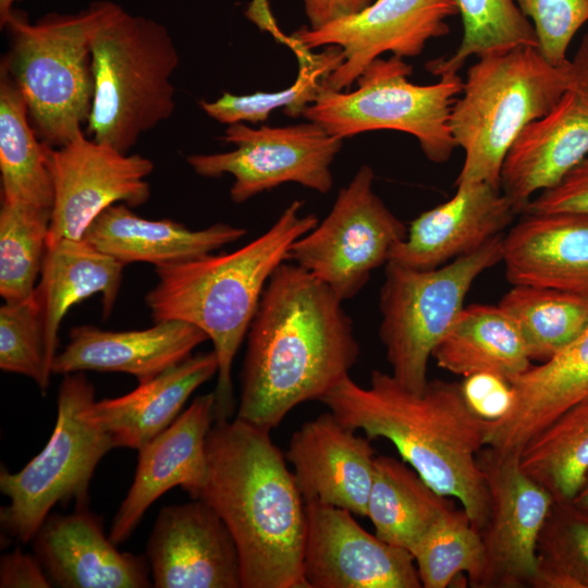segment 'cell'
<instances>
[{
    "label": "cell",
    "mask_w": 588,
    "mask_h": 588,
    "mask_svg": "<svg viewBox=\"0 0 588 588\" xmlns=\"http://www.w3.org/2000/svg\"><path fill=\"white\" fill-rule=\"evenodd\" d=\"M569 61L555 66L534 47L479 58L467 71L450 130L465 158L455 185L500 186L503 160L519 133L569 89Z\"/></svg>",
    "instance_id": "obj_6"
},
{
    "label": "cell",
    "mask_w": 588,
    "mask_h": 588,
    "mask_svg": "<svg viewBox=\"0 0 588 588\" xmlns=\"http://www.w3.org/2000/svg\"><path fill=\"white\" fill-rule=\"evenodd\" d=\"M94 401V385L84 372L64 375L56 425L42 451L16 473L1 465L0 490L9 504L0 509V523L7 538L25 544L54 505H86L96 466L114 449L111 438L86 416Z\"/></svg>",
    "instance_id": "obj_8"
},
{
    "label": "cell",
    "mask_w": 588,
    "mask_h": 588,
    "mask_svg": "<svg viewBox=\"0 0 588 588\" xmlns=\"http://www.w3.org/2000/svg\"><path fill=\"white\" fill-rule=\"evenodd\" d=\"M0 368L30 378L42 394L52 375L46 359L41 310L34 294L0 307Z\"/></svg>",
    "instance_id": "obj_39"
},
{
    "label": "cell",
    "mask_w": 588,
    "mask_h": 588,
    "mask_svg": "<svg viewBox=\"0 0 588 588\" xmlns=\"http://www.w3.org/2000/svg\"><path fill=\"white\" fill-rule=\"evenodd\" d=\"M118 7L101 0L76 13H48L34 23L13 10L0 24L10 37L0 69L23 95L37 135L52 148L84 132L94 93L93 38Z\"/></svg>",
    "instance_id": "obj_5"
},
{
    "label": "cell",
    "mask_w": 588,
    "mask_h": 588,
    "mask_svg": "<svg viewBox=\"0 0 588 588\" xmlns=\"http://www.w3.org/2000/svg\"><path fill=\"white\" fill-rule=\"evenodd\" d=\"M588 212V156L555 186L534 197L524 212Z\"/></svg>",
    "instance_id": "obj_41"
},
{
    "label": "cell",
    "mask_w": 588,
    "mask_h": 588,
    "mask_svg": "<svg viewBox=\"0 0 588 588\" xmlns=\"http://www.w3.org/2000/svg\"><path fill=\"white\" fill-rule=\"evenodd\" d=\"M530 19L538 51L552 65L569 60L567 50L576 33L588 22V0H515Z\"/></svg>",
    "instance_id": "obj_40"
},
{
    "label": "cell",
    "mask_w": 588,
    "mask_h": 588,
    "mask_svg": "<svg viewBox=\"0 0 588 588\" xmlns=\"http://www.w3.org/2000/svg\"><path fill=\"white\" fill-rule=\"evenodd\" d=\"M432 357L455 375L491 373L507 381L531 366L518 328L499 305L464 307Z\"/></svg>",
    "instance_id": "obj_29"
},
{
    "label": "cell",
    "mask_w": 588,
    "mask_h": 588,
    "mask_svg": "<svg viewBox=\"0 0 588 588\" xmlns=\"http://www.w3.org/2000/svg\"><path fill=\"white\" fill-rule=\"evenodd\" d=\"M309 28L316 29L359 13L371 0H303Z\"/></svg>",
    "instance_id": "obj_44"
},
{
    "label": "cell",
    "mask_w": 588,
    "mask_h": 588,
    "mask_svg": "<svg viewBox=\"0 0 588 588\" xmlns=\"http://www.w3.org/2000/svg\"><path fill=\"white\" fill-rule=\"evenodd\" d=\"M206 455L199 499L234 539L242 588H308L305 501L270 431L238 417L215 420Z\"/></svg>",
    "instance_id": "obj_3"
},
{
    "label": "cell",
    "mask_w": 588,
    "mask_h": 588,
    "mask_svg": "<svg viewBox=\"0 0 588 588\" xmlns=\"http://www.w3.org/2000/svg\"><path fill=\"white\" fill-rule=\"evenodd\" d=\"M296 53L299 70L295 82L278 91H256L249 95H234L229 91L213 101H199L201 110L213 120L224 124L249 122L253 124L268 120L270 113L282 109L290 118L303 115L305 109L317 98L328 76L344 60L342 49L328 46L320 53H309L291 38L285 40Z\"/></svg>",
    "instance_id": "obj_34"
},
{
    "label": "cell",
    "mask_w": 588,
    "mask_h": 588,
    "mask_svg": "<svg viewBox=\"0 0 588 588\" xmlns=\"http://www.w3.org/2000/svg\"><path fill=\"white\" fill-rule=\"evenodd\" d=\"M455 507L412 467L392 456L375 457L367 517L376 536L412 553L432 525Z\"/></svg>",
    "instance_id": "obj_30"
},
{
    "label": "cell",
    "mask_w": 588,
    "mask_h": 588,
    "mask_svg": "<svg viewBox=\"0 0 588 588\" xmlns=\"http://www.w3.org/2000/svg\"><path fill=\"white\" fill-rule=\"evenodd\" d=\"M411 74L412 66L403 58H378L359 75L353 91L323 84L302 117L341 139L378 130L404 132L418 140L431 162H446L457 147L450 117L464 82L451 74L418 85L408 79Z\"/></svg>",
    "instance_id": "obj_9"
},
{
    "label": "cell",
    "mask_w": 588,
    "mask_h": 588,
    "mask_svg": "<svg viewBox=\"0 0 588 588\" xmlns=\"http://www.w3.org/2000/svg\"><path fill=\"white\" fill-rule=\"evenodd\" d=\"M308 588L422 587L412 553L364 529L347 510L305 502Z\"/></svg>",
    "instance_id": "obj_16"
},
{
    "label": "cell",
    "mask_w": 588,
    "mask_h": 588,
    "mask_svg": "<svg viewBox=\"0 0 588 588\" xmlns=\"http://www.w3.org/2000/svg\"><path fill=\"white\" fill-rule=\"evenodd\" d=\"M569 89L588 99V33L583 37L574 59L569 60Z\"/></svg>",
    "instance_id": "obj_45"
},
{
    "label": "cell",
    "mask_w": 588,
    "mask_h": 588,
    "mask_svg": "<svg viewBox=\"0 0 588 588\" xmlns=\"http://www.w3.org/2000/svg\"><path fill=\"white\" fill-rule=\"evenodd\" d=\"M246 340L236 417L269 431L350 376L359 353L342 301L291 261L270 277Z\"/></svg>",
    "instance_id": "obj_1"
},
{
    "label": "cell",
    "mask_w": 588,
    "mask_h": 588,
    "mask_svg": "<svg viewBox=\"0 0 588 588\" xmlns=\"http://www.w3.org/2000/svg\"><path fill=\"white\" fill-rule=\"evenodd\" d=\"M49 166L53 203L47 244L81 240L109 206L138 207L150 197L146 177L154 171V162L96 142L85 132L61 147H51Z\"/></svg>",
    "instance_id": "obj_14"
},
{
    "label": "cell",
    "mask_w": 588,
    "mask_h": 588,
    "mask_svg": "<svg viewBox=\"0 0 588 588\" xmlns=\"http://www.w3.org/2000/svg\"><path fill=\"white\" fill-rule=\"evenodd\" d=\"M532 588H588V511L556 503L539 536Z\"/></svg>",
    "instance_id": "obj_38"
},
{
    "label": "cell",
    "mask_w": 588,
    "mask_h": 588,
    "mask_svg": "<svg viewBox=\"0 0 588 588\" xmlns=\"http://www.w3.org/2000/svg\"><path fill=\"white\" fill-rule=\"evenodd\" d=\"M499 306L515 322L531 360L552 358L588 328V294L513 285Z\"/></svg>",
    "instance_id": "obj_32"
},
{
    "label": "cell",
    "mask_w": 588,
    "mask_h": 588,
    "mask_svg": "<svg viewBox=\"0 0 588 588\" xmlns=\"http://www.w3.org/2000/svg\"><path fill=\"white\" fill-rule=\"evenodd\" d=\"M503 237H493L473 253L429 270L387 262L380 290L379 338L391 375L420 393L429 358L460 313L473 282L502 261Z\"/></svg>",
    "instance_id": "obj_10"
},
{
    "label": "cell",
    "mask_w": 588,
    "mask_h": 588,
    "mask_svg": "<svg viewBox=\"0 0 588 588\" xmlns=\"http://www.w3.org/2000/svg\"><path fill=\"white\" fill-rule=\"evenodd\" d=\"M213 391L197 396L176 419L138 450L133 482L117 511L109 538L121 544L149 506L168 490L181 487L199 499L207 473L206 439L216 419Z\"/></svg>",
    "instance_id": "obj_18"
},
{
    "label": "cell",
    "mask_w": 588,
    "mask_h": 588,
    "mask_svg": "<svg viewBox=\"0 0 588 588\" xmlns=\"http://www.w3.org/2000/svg\"><path fill=\"white\" fill-rule=\"evenodd\" d=\"M512 403L488 421L486 446L520 454L525 445L569 407L588 397V328L552 358L509 381Z\"/></svg>",
    "instance_id": "obj_24"
},
{
    "label": "cell",
    "mask_w": 588,
    "mask_h": 588,
    "mask_svg": "<svg viewBox=\"0 0 588 588\" xmlns=\"http://www.w3.org/2000/svg\"><path fill=\"white\" fill-rule=\"evenodd\" d=\"M571 502L574 505L588 511V473L578 492Z\"/></svg>",
    "instance_id": "obj_46"
},
{
    "label": "cell",
    "mask_w": 588,
    "mask_h": 588,
    "mask_svg": "<svg viewBox=\"0 0 588 588\" xmlns=\"http://www.w3.org/2000/svg\"><path fill=\"white\" fill-rule=\"evenodd\" d=\"M421 586L445 588L462 573L478 588L483 544L463 507L443 513L412 551Z\"/></svg>",
    "instance_id": "obj_37"
},
{
    "label": "cell",
    "mask_w": 588,
    "mask_h": 588,
    "mask_svg": "<svg viewBox=\"0 0 588 588\" xmlns=\"http://www.w3.org/2000/svg\"><path fill=\"white\" fill-rule=\"evenodd\" d=\"M217 373L213 350L198 353L124 395L94 401L86 416L111 438L114 448L139 450L169 427L191 394Z\"/></svg>",
    "instance_id": "obj_26"
},
{
    "label": "cell",
    "mask_w": 588,
    "mask_h": 588,
    "mask_svg": "<svg viewBox=\"0 0 588 588\" xmlns=\"http://www.w3.org/2000/svg\"><path fill=\"white\" fill-rule=\"evenodd\" d=\"M319 402L370 440L391 441L405 463L437 492L457 499L475 529L482 530L490 497L478 453L486 446L488 420L469 407L461 383L428 380L417 393L391 373L373 370L368 387L347 376Z\"/></svg>",
    "instance_id": "obj_2"
},
{
    "label": "cell",
    "mask_w": 588,
    "mask_h": 588,
    "mask_svg": "<svg viewBox=\"0 0 588 588\" xmlns=\"http://www.w3.org/2000/svg\"><path fill=\"white\" fill-rule=\"evenodd\" d=\"M146 558L156 588H242L234 539L201 499L159 511Z\"/></svg>",
    "instance_id": "obj_17"
},
{
    "label": "cell",
    "mask_w": 588,
    "mask_h": 588,
    "mask_svg": "<svg viewBox=\"0 0 588 588\" xmlns=\"http://www.w3.org/2000/svg\"><path fill=\"white\" fill-rule=\"evenodd\" d=\"M375 174L362 166L342 187L327 217L290 247L291 261L322 281L343 302L388 262L407 226L373 191Z\"/></svg>",
    "instance_id": "obj_11"
},
{
    "label": "cell",
    "mask_w": 588,
    "mask_h": 588,
    "mask_svg": "<svg viewBox=\"0 0 588 588\" xmlns=\"http://www.w3.org/2000/svg\"><path fill=\"white\" fill-rule=\"evenodd\" d=\"M52 586L36 555H30L16 548L1 556V588H50Z\"/></svg>",
    "instance_id": "obj_43"
},
{
    "label": "cell",
    "mask_w": 588,
    "mask_h": 588,
    "mask_svg": "<svg viewBox=\"0 0 588 588\" xmlns=\"http://www.w3.org/2000/svg\"><path fill=\"white\" fill-rule=\"evenodd\" d=\"M463 22V37L449 57L428 61L436 76L457 74L469 57L482 58L518 47H538L535 28L515 0H454Z\"/></svg>",
    "instance_id": "obj_35"
},
{
    "label": "cell",
    "mask_w": 588,
    "mask_h": 588,
    "mask_svg": "<svg viewBox=\"0 0 588 588\" xmlns=\"http://www.w3.org/2000/svg\"><path fill=\"white\" fill-rule=\"evenodd\" d=\"M292 201L261 235L231 253L208 254L158 267L156 285L145 302L154 322L180 320L206 333L218 359L216 419L235 409L232 367L246 339L262 292L274 270L287 259L292 244L318 223Z\"/></svg>",
    "instance_id": "obj_4"
},
{
    "label": "cell",
    "mask_w": 588,
    "mask_h": 588,
    "mask_svg": "<svg viewBox=\"0 0 588 588\" xmlns=\"http://www.w3.org/2000/svg\"><path fill=\"white\" fill-rule=\"evenodd\" d=\"M519 465L556 503L571 502L588 473V397L537 433L522 450Z\"/></svg>",
    "instance_id": "obj_33"
},
{
    "label": "cell",
    "mask_w": 588,
    "mask_h": 588,
    "mask_svg": "<svg viewBox=\"0 0 588 588\" xmlns=\"http://www.w3.org/2000/svg\"><path fill=\"white\" fill-rule=\"evenodd\" d=\"M19 0H0V24L10 15L14 10L13 5Z\"/></svg>",
    "instance_id": "obj_47"
},
{
    "label": "cell",
    "mask_w": 588,
    "mask_h": 588,
    "mask_svg": "<svg viewBox=\"0 0 588 588\" xmlns=\"http://www.w3.org/2000/svg\"><path fill=\"white\" fill-rule=\"evenodd\" d=\"M523 213L503 237L506 279L588 294V212Z\"/></svg>",
    "instance_id": "obj_25"
},
{
    "label": "cell",
    "mask_w": 588,
    "mask_h": 588,
    "mask_svg": "<svg viewBox=\"0 0 588 588\" xmlns=\"http://www.w3.org/2000/svg\"><path fill=\"white\" fill-rule=\"evenodd\" d=\"M179 62L166 26L119 5L91 42L94 93L88 136L128 154L144 133L173 113L171 77Z\"/></svg>",
    "instance_id": "obj_7"
},
{
    "label": "cell",
    "mask_w": 588,
    "mask_h": 588,
    "mask_svg": "<svg viewBox=\"0 0 588 588\" xmlns=\"http://www.w3.org/2000/svg\"><path fill=\"white\" fill-rule=\"evenodd\" d=\"M245 234V229L228 223L195 231L171 219L149 220L119 203L105 209L82 238L124 265L148 262L158 268L211 254Z\"/></svg>",
    "instance_id": "obj_27"
},
{
    "label": "cell",
    "mask_w": 588,
    "mask_h": 588,
    "mask_svg": "<svg viewBox=\"0 0 588 588\" xmlns=\"http://www.w3.org/2000/svg\"><path fill=\"white\" fill-rule=\"evenodd\" d=\"M50 148L34 130L19 87L0 69L1 200L52 208Z\"/></svg>",
    "instance_id": "obj_31"
},
{
    "label": "cell",
    "mask_w": 588,
    "mask_h": 588,
    "mask_svg": "<svg viewBox=\"0 0 588 588\" xmlns=\"http://www.w3.org/2000/svg\"><path fill=\"white\" fill-rule=\"evenodd\" d=\"M455 186L451 199L412 221L388 262L417 270L441 267L500 235L517 215L500 186L487 182Z\"/></svg>",
    "instance_id": "obj_20"
},
{
    "label": "cell",
    "mask_w": 588,
    "mask_h": 588,
    "mask_svg": "<svg viewBox=\"0 0 588 588\" xmlns=\"http://www.w3.org/2000/svg\"><path fill=\"white\" fill-rule=\"evenodd\" d=\"M355 431L329 411L292 434L286 457L305 502L367 516L376 455L370 439Z\"/></svg>",
    "instance_id": "obj_19"
},
{
    "label": "cell",
    "mask_w": 588,
    "mask_h": 588,
    "mask_svg": "<svg viewBox=\"0 0 588 588\" xmlns=\"http://www.w3.org/2000/svg\"><path fill=\"white\" fill-rule=\"evenodd\" d=\"M124 266L83 238L47 244L35 295L41 310L50 371L58 354L60 324L69 309L101 294L102 317L108 318L120 292Z\"/></svg>",
    "instance_id": "obj_28"
},
{
    "label": "cell",
    "mask_w": 588,
    "mask_h": 588,
    "mask_svg": "<svg viewBox=\"0 0 588 588\" xmlns=\"http://www.w3.org/2000/svg\"><path fill=\"white\" fill-rule=\"evenodd\" d=\"M207 340L204 331L180 320L126 331L77 326L71 329L69 343L56 355L51 372H123L140 383L182 363Z\"/></svg>",
    "instance_id": "obj_23"
},
{
    "label": "cell",
    "mask_w": 588,
    "mask_h": 588,
    "mask_svg": "<svg viewBox=\"0 0 588 588\" xmlns=\"http://www.w3.org/2000/svg\"><path fill=\"white\" fill-rule=\"evenodd\" d=\"M51 209L1 200L0 295L4 302L29 298L40 275L50 231Z\"/></svg>",
    "instance_id": "obj_36"
},
{
    "label": "cell",
    "mask_w": 588,
    "mask_h": 588,
    "mask_svg": "<svg viewBox=\"0 0 588 588\" xmlns=\"http://www.w3.org/2000/svg\"><path fill=\"white\" fill-rule=\"evenodd\" d=\"M456 14L454 0H376L359 13L320 28L302 26L291 39L309 51L341 48L344 60L324 85L343 90L385 52L400 58L419 56L430 39L450 33L448 20Z\"/></svg>",
    "instance_id": "obj_15"
},
{
    "label": "cell",
    "mask_w": 588,
    "mask_h": 588,
    "mask_svg": "<svg viewBox=\"0 0 588 588\" xmlns=\"http://www.w3.org/2000/svg\"><path fill=\"white\" fill-rule=\"evenodd\" d=\"M478 464L490 497L480 531L483 568L478 588H532L539 536L555 501L522 469L519 454L487 446L478 453Z\"/></svg>",
    "instance_id": "obj_13"
},
{
    "label": "cell",
    "mask_w": 588,
    "mask_h": 588,
    "mask_svg": "<svg viewBox=\"0 0 588 588\" xmlns=\"http://www.w3.org/2000/svg\"><path fill=\"white\" fill-rule=\"evenodd\" d=\"M221 139L235 149L193 154L186 161L205 177L231 174L234 183L230 197L236 204L290 182L322 194L330 192L331 164L343 143L311 121L258 128L230 124Z\"/></svg>",
    "instance_id": "obj_12"
},
{
    "label": "cell",
    "mask_w": 588,
    "mask_h": 588,
    "mask_svg": "<svg viewBox=\"0 0 588 588\" xmlns=\"http://www.w3.org/2000/svg\"><path fill=\"white\" fill-rule=\"evenodd\" d=\"M469 407L482 419L493 421L503 416L512 403L507 380L491 373H475L461 383Z\"/></svg>",
    "instance_id": "obj_42"
},
{
    "label": "cell",
    "mask_w": 588,
    "mask_h": 588,
    "mask_svg": "<svg viewBox=\"0 0 588 588\" xmlns=\"http://www.w3.org/2000/svg\"><path fill=\"white\" fill-rule=\"evenodd\" d=\"M586 156L588 99L568 89L514 140L502 163L501 191L523 213L537 193L559 184Z\"/></svg>",
    "instance_id": "obj_22"
},
{
    "label": "cell",
    "mask_w": 588,
    "mask_h": 588,
    "mask_svg": "<svg viewBox=\"0 0 588 588\" xmlns=\"http://www.w3.org/2000/svg\"><path fill=\"white\" fill-rule=\"evenodd\" d=\"M115 546L86 505L71 514H49L33 538L35 555L53 586L151 587L146 555L120 552Z\"/></svg>",
    "instance_id": "obj_21"
}]
</instances>
